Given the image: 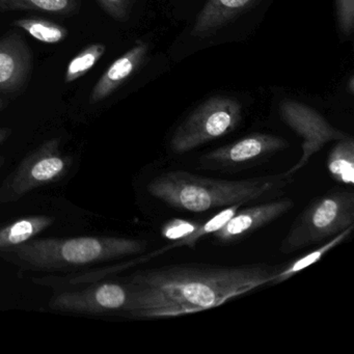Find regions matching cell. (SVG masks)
<instances>
[{"mask_svg": "<svg viewBox=\"0 0 354 354\" xmlns=\"http://www.w3.org/2000/svg\"><path fill=\"white\" fill-rule=\"evenodd\" d=\"M279 269L262 264H183L140 270L128 279L130 299L125 313L133 318L153 319L210 310L272 283Z\"/></svg>", "mask_w": 354, "mask_h": 354, "instance_id": "cell-1", "label": "cell"}, {"mask_svg": "<svg viewBox=\"0 0 354 354\" xmlns=\"http://www.w3.org/2000/svg\"><path fill=\"white\" fill-rule=\"evenodd\" d=\"M292 180V176L286 173L252 179L221 180L175 171L154 178L147 190L153 198L173 208L202 213L254 202L283 189Z\"/></svg>", "mask_w": 354, "mask_h": 354, "instance_id": "cell-2", "label": "cell"}, {"mask_svg": "<svg viewBox=\"0 0 354 354\" xmlns=\"http://www.w3.org/2000/svg\"><path fill=\"white\" fill-rule=\"evenodd\" d=\"M146 243L132 238L86 236L30 240L7 250L28 266L44 270L84 266L140 254Z\"/></svg>", "mask_w": 354, "mask_h": 354, "instance_id": "cell-3", "label": "cell"}, {"mask_svg": "<svg viewBox=\"0 0 354 354\" xmlns=\"http://www.w3.org/2000/svg\"><path fill=\"white\" fill-rule=\"evenodd\" d=\"M354 225V194L333 190L313 201L294 221L281 244V252L290 254L312 244L335 237Z\"/></svg>", "mask_w": 354, "mask_h": 354, "instance_id": "cell-4", "label": "cell"}, {"mask_svg": "<svg viewBox=\"0 0 354 354\" xmlns=\"http://www.w3.org/2000/svg\"><path fill=\"white\" fill-rule=\"evenodd\" d=\"M242 107L229 97H213L196 107L174 132L169 142L176 154H184L233 131L241 121Z\"/></svg>", "mask_w": 354, "mask_h": 354, "instance_id": "cell-5", "label": "cell"}, {"mask_svg": "<svg viewBox=\"0 0 354 354\" xmlns=\"http://www.w3.org/2000/svg\"><path fill=\"white\" fill-rule=\"evenodd\" d=\"M71 165V157L62 152L61 140H47L7 178L0 187V204L15 202L37 188L59 181Z\"/></svg>", "mask_w": 354, "mask_h": 354, "instance_id": "cell-6", "label": "cell"}, {"mask_svg": "<svg viewBox=\"0 0 354 354\" xmlns=\"http://www.w3.org/2000/svg\"><path fill=\"white\" fill-rule=\"evenodd\" d=\"M281 115L283 122L302 138L301 157L289 171L288 176H293L308 165L310 159L318 153L325 145L343 140L348 134L335 129L318 111L298 101H283Z\"/></svg>", "mask_w": 354, "mask_h": 354, "instance_id": "cell-7", "label": "cell"}, {"mask_svg": "<svg viewBox=\"0 0 354 354\" xmlns=\"http://www.w3.org/2000/svg\"><path fill=\"white\" fill-rule=\"evenodd\" d=\"M130 299L128 283L105 281L84 289L57 294L49 306L53 310L78 314L125 313Z\"/></svg>", "mask_w": 354, "mask_h": 354, "instance_id": "cell-8", "label": "cell"}, {"mask_svg": "<svg viewBox=\"0 0 354 354\" xmlns=\"http://www.w3.org/2000/svg\"><path fill=\"white\" fill-rule=\"evenodd\" d=\"M288 147L287 140L281 136L254 133L203 155L200 163L206 169H236L262 160Z\"/></svg>", "mask_w": 354, "mask_h": 354, "instance_id": "cell-9", "label": "cell"}, {"mask_svg": "<svg viewBox=\"0 0 354 354\" xmlns=\"http://www.w3.org/2000/svg\"><path fill=\"white\" fill-rule=\"evenodd\" d=\"M293 206V201L283 198L244 210L238 209L234 216L221 229L215 232L213 236L221 242L237 241L283 216Z\"/></svg>", "mask_w": 354, "mask_h": 354, "instance_id": "cell-10", "label": "cell"}, {"mask_svg": "<svg viewBox=\"0 0 354 354\" xmlns=\"http://www.w3.org/2000/svg\"><path fill=\"white\" fill-rule=\"evenodd\" d=\"M32 66V53L21 37L10 34L0 40V91L13 92L21 88Z\"/></svg>", "mask_w": 354, "mask_h": 354, "instance_id": "cell-11", "label": "cell"}, {"mask_svg": "<svg viewBox=\"0 0 354 354\" xmlns=\"http://www.w3.org/2000/svg\"><path fill=\"white\" fill-rule=\"evenodd\" d=\"M148 53L149 45L145 42H138L125 55L115 59L95 84L88 99L91 104L105 100L122 84H125L126 80L142 65Z\"/></svg>", "mask_w": 354, "mask_h": 354, "instance_id": "cell-12", "label": "cell"}, {"mask_svg": "<svg viewBox=\"0 0 354 354\" xmlns=\"http://www.w3.org/2000/svg\"><path fill=\"white\" fill-rule=\"evenodd\" d=\"M257 0H208L196 18L192 35L206 38L243 13Z\"/></svg>", "mask_w": 354, "mask_h": 354, "instance_id": "cell-13", "label": "cell"}, {"mask_svg": "<svg viewBox=\"0 0 354 354\" xmlns=\"http://www.w3.org/2000/svg\"><path fill=\"white\" fill-rule=\"evenodd\" d=\"M55 223L53 217H24L0 229V250H10L18 248L50 227Z\"/></svg>", "mask_w": 354, "mask_h": 354, "instance_id": "cell-14", "label": "cell"}, {"mask_svg": "<svg viewBox=\"0 0 354 354\" xmlns=\"http://www.w3.org/2000/svg\"><path fill=\"white\" fill-rule=\"evenodd\" d=\"M326 167L335 181L343 185L354 184V140L348 136L337 140L327 156Z\"/></svg>", "mask_w": 354, "mask_h": 354, "instance_id": "cell-15", "label": "cell"}, {"mask_svg": "<svg viewBox=\"0 0 354 354\" xmlns=\"http://www.w3.org/2000/svg\"><path fill=\"white\" fill-rule=\"evenodd\" d=\"M353 227L354 225H351V227H348V229L344 230L343 232L337 234L335 237L331 238L329 241L321 245L320 248L308 252L306 256L301 257V258L297 259V260H294L293 262L290 263L287 266L281 267L271 283L277 285V283H283V281H287L290 277H293L296 273L300 272V271L304 270V269L308 268L310 265L315 264V263L320 261L327 252H330L333 248L339 245L344 240L347 239L350 234L352 233Z\"/></svg>", "mask_w": 354, "mask_h": 354, "instance_id": "cell-16", "label": "cell"}, {"mask_svg": "<svg viewBox=\"0 0 354 354\" xmlns=\"http://www.w3.org/2000/svg\"><path fill=\"white\" fill-rule=\"evenodd\" d=\"M80 6V0H0V12L39 11L69 15Z\"/></svg>", "mask_w": 354, "mask_h": 354, "instance_id": "cell-17", "label": "cell"}, {"mask_svg": "<svg viewBox=\"0 0 354 354\" xmlns=\"http://www.w3.org/2000/svg\"><path fill=\"white\" fill-rule=\"evenodd\" d=\"M14 26L21 28L32 38L45 44H57L63 42L69 34L67 28L63 26L38 17L16 20Z\"/></svg>", "mask_w": 354, "mask_h": 354, "instance_id": "cell-18", "label": "cell"}, {"mask_svg": "<svg viewBox=\"0 0 354 354\" xmlns=\"http://www.w3.org/2000/svg\"><path fill=\"white\" fill-rule=\"evenodd\" d=\"M239 208L240 205H234V206L227 207V208L221 210V212L217 213L212 218L209 219L207 223H202V225L198 227V229L196 230L194 233H192V235L184 238V239L179 240V241L173 242V243L167 245V248H161V250L153 252V257L162 254V252L171 250V248H182V246H188V248H196V243H198L201 238L210 235V234H214L215 232L221 229V227L234 216V214L237 212Z\"/></svg>", "mask_w": 354, "mask_h": 354, "instance_id": "cell-19", "label": "cell"}, {"mask_svg": "<svg viewBox=\"0 0 354 354\" xmlns=\"http://www.w3.org/2000/svg\"><path fill=\"white\" fill-rule=\"evenodd\" d=\"M105 51H106V47L100 43L88 45L86 48L82 49L68 65L65 74L66 84H71L86 75L100 61Z\"/></svg>", "mask_w": 354, "mask_h": 354, "instance_id": "cell-20", "label": "cell"}, {"mask_svg": "<svg viewBox=\"0 0 354 354\" xmlns=\"http://www.w3.org/2000/svg\"><path fill=\"white\" fill-rule=\"evenodd\" d=\"M201 225L202 223L187 221V219H171L163 225L161 229V235L165 239L171 240V241H179V240L184 239L194 233Z\"/></svg>", "mask_w": 354, "mask_h": 354, "instance_id": "cell-21", "label": "cell"}, {"mask_svg": "<svg viewBox=\"0 0 354 354\" xmlns=\"http://www.w3.org/2000/svg\"><path fill=\"white\" fill-rule=\"evenodd\" d=\"M337 20L339 30L350 37L354 28V0H335Z\"/></svg>", "mask_w": 354, "mask_h": 354, "instance_id": "cell-22", "label": "cell"}, {"mask_svg": "<svg viewBox=\"0 0 354 354\" xmlns=\"http://www.w3.org/2000/svg\"><path fill=\"white\" fill-rule=\"evenodd\" d=\"M103 10L118 21H125L129 16L132 0H97Z\"/></svg>", "mask_w": 354, "mask_h": 354, "instance_id": "cell-23", "label": "cell"}, {"mask_svg": "<svg viewBox=\"0 0 354 354\" xmlns=\"http://www.w3.org/2000/svg\"><path fill=\"white\" fill-rule=\"evenodd\" d=\"M11 129L9 128H0V144L5 142L11 136Z\"/></svg>", "mask_w": 354, "mask_h": 354, "instance_id": "cell-24", "label": "cell"}, {"mask_svg": "<svg viewBox=\"0 0 354 354\" xmlns=\"http://www.w3.org/2000/svg\"><path fill=\"white\" fill-rule=\"evenodd\" d=\"M354 80L353 77L350 78V82H349V88H350V92H351V94H353L354 93Z\"/></svg>", "mask_w": 354, "mask_h": 354, "instance_id": "cell-25", "label": "cell"}, {"mask_svg": "<svg viewBox=\"0 0 354 354\" xmlns=\"http://www.w3.org/2000/svg\"><path fill=\"white\" fill-rule=\"evenodd\" d=\"M3 158H1V157H0V167H3Z\"/></svg>", "mask_w": 354, "mask_h": 354, "instance_id": "cell-26", "label": "cell"}, {"mask_svg": "<svg viewBox=\"0 0 354 354\" xmlns=\"http://www.w3.org/2000/svg\"><path fill=\"white\" fill-rule=\"evenodd\" d=\"M3 102H1V100H0V111H1V109H3Z\"/></svg>", "mask_w": 354, "mask_h": 354, "instance_id": "cell-27", "label": "cell"}]
</instances>
